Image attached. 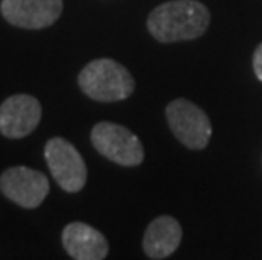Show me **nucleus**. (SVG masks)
<instances>
[{
    "label": "nucleus",
    "mask_w": 262,
    "mask_h": 260,
    "mask_svg": "<svg viewBox=\"0 0 262 260\" xmlns=\"http://www.w3.org/2000/svg\"><path fill=\"white\" fill-rule=\"evenodd\" d=\"M210 26V12L198 0H171L158 5L147 17L150 36L159 42L191 41Z\"/></svg>",
    "instance_id": "obj_1"
},
{
    "label": "nucleus",
    "mask_w": 262,
    "mask_h": 260,
    "mask_svg": "<svg viewBox=\"0 0 262 260\" xmlns=\"http://www.w3.org/2000/svg\"><path fill=\"white\" fill-rule=\"evenodd\" d=\"M78 85L95 102H120L134 93L136 83L132 75L114 59H95L81 69Z\"/></svg>",
    "instance_id": "obj_2"
},
{
    "label": "nucleus",
    "mask_w": 262,
    "mask_h": 260,
    "mask_svg": "<svg viewBox=\"0 0 262 260\" xmlns=\"http://www.w3.org/2000/svg\"><path fill=\"white\" fill-rule=\"evenodd\" d=\"M90 139L93 147L115 164L132 168L144 160V147L139 137L119 124L100 122L93 127Z\"/></svg>",
    "instance_id": "obj_3"
},
{
    "label": "nucleus",
    "mask_w": 262,
    "mask_h": 260,
    "mask_svg": "<svg viewBox=\"0 0 262 260\" xmlns=\"http://www.w3.org/2000/svg\"><path fill=\"white\" fill-rule=\"evenodd\" d=\"M166 119L174 137L188 149H205L211 139L210 119L198 105L178 98L166 107Z\"/></svg>",
    "instance_id": "obj_4"
},
{
    "label": "nucleus",
    "mask_w": 262,
    "mask_h": 260,
    "mask_svg": "<svg viewBox=\"0 0 262 260\" xmlns=\"http://www.w3.org/2000/svg\"><path fill=\"white\" fill-rule=\"evenodd\" d=\"M44 157L61 190L78 193L86 182V166L76 147L66 139L54 137L44 147Z\"/></svg>",
    "instance_id": "obj_5"
},
{
    "label": "nucleus",
    "mask_w": 262,
    "mask_h": 260,
    "mask_svg": "<svg viewBox=\"0 0 262 260\" xmlns=\"http://www.w3.org/2000/svg\"><path fill=\"white\" fill-rule=\"evenodd\" d=\"M0 190L10 201L17 203L22 208L32 209L46 200L49 193V181L36 169L17 166L2 173Z\"/></svg>",
    "instance_id": "obj_6"
},
{
    "label": "nucleus",
    "mask_w": 262,
    "mask_h": 260,
    "mask_svg": "<svg viewBox=\"0 0 262 260\" xmlns=\"http://www.w3.org/2000/svg\"><path fill=\"white\" fill-rule=\"evenodd\" d=\"M42 108L31 95H12L0 105V132L9 139L29 135L41 122Z\"/></svg>",
    "instance_id": "obj_7"
},
{
    "label": "nucleus",
    "mask_w": 262,
    "mask_h": 260,
    "mask_svg": "<svg viewBox=\"0 0 262 260\" xmlns=\"http://www.w3.org/2000/svg\"><path fill=\"white\" fill-rule=\"evenodd\" d=\"M63 12V0H2V15L12 26L42 29L54 24Z\"/></svg>",
    "instance_id": "obj_8"
},
{
    "label": "nucleus",
    "mask_w": 262,
    "mask_h": 260,
    "mask_svg": "<svg viewBox=\"0 0 262 260\" xmlns=\"http://www.w3.org/2000/svg\"><path fill=\"white\" fill-rule=\"evenodd\" d=\"M61 240L68 255L76 260H102L108 253L107 239L93 226L81 221L64 226Z\"/></svg>",
    "instance_id": "obj_9"
},
{
    "label": "nucleus",
    "mask_w": 262,
    "mask_h": 260,
    "mask_svg": "<svg viewBox=\"0 0 262 260\" xmlns=\"http://www.w3.org/2000/svg\"><path fill=\"white\" fill-rule=\"evenodd\" d=\"M181 237L183 230L176 218L168 217V215L159 217L150 221L146 233H144V252L149 258H168L178 250Z\"/></svg>",
    "instance_id": "obj_10"
},
{
    "label": "nucleus",
    "mask_w": 262,
    "mask_h": 260,
    "mask_svg": "<svg viewBox=\"0 0 262 260\" xmlns=\"http://www.w3.org/2000/svg\"><path fill=\"white\" fill-rule=\"evenodd\" d=\"M252 68H254L255 76H257V80L262 81V42L257 46V49L254 51V56H252Z\"/></svg>",
    "instance_id": "obj_11"
}]
</instances>
